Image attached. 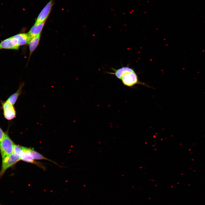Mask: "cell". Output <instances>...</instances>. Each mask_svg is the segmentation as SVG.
Segmentation results:
<instances>
[{"instance_id": "cell-3", "label": "cell", "mask_w": 205, "mask_h": 205, "mask_svg": "<svg viewBox=\"0 0 205 205\" xmlns=\"http://www.w3.org/2000/svg\"><path fill=\"white\" fill-rule=\"evenodd\" d=\"M20 160L19 156L13 153L2 159V166L0 171V178L8 168L13 166Z\"/></svg>"}, {"instance_id": "cell-16", "label": "cell", "mask_w": 205, "mask_h": 205, "mask_svg": "<svg viewBox=\"0 0 205 205\" xmlns=\"http://www.w3.org/2000/svg\"><path fill=\"white\" fill-rule=\"evenodd\" d=\"M0 205H1L0 204Z\"/></svg>"}, {"instance_id": "cell-9", "label": "cell", "mask_w": 205, "mask_h": 205, "mask_svg": "<svg viewBox=\"0 0 205 205\" xmlns=\"http://www.w3.org/2000/svg\"><path fill=\"white\" fill-rule=\"evenodd\" d=\"M45 22L37 24H34L31 28L28 33L29 37L31 39L33 38L40 34Z\"/></svg>"}, {"instance_id": "cell-15", "label": "cell", "mask_w": 205, "mask_h": 205, "mask_svg": "<svg viewBox=\"0 0 205 205\" xmlns=\"http://www.w3.org/2000/svg\"><path fill=\"white\" fill-rule=\"evenodd\" d=\"M5 133L2 130L0 127V142L3 139L5 135Z\"/></svg>"}, {"instance_id": "cell-14", "label": "cell", "mask_w": 205, "mask_h": 205, "mask_svg": "<svg viewBox=\"0 0 205 205\" xmlns=\"http://www.w3.org/2000/svg\"><path fill=\"white\" fill-rule=\"evenodd\" d=\"M22 150V146L14 144L13 153L16 155L20 156Z\"/></svg>"}, {"instance_id": "cell-11", "label": "cell", "mask_w": 205, "mask_h": 205, "mask_svg": "<svg viewBox=\"0 0 205 205\" xmlns=\"http://www.w3.org/2000/svg\"><path fill=\"white\" fill-rule=\"evenodd\" d=\"M15 36L19 41L20 46L28 44L31 40L28 33H20Z\"/></svg>"}, {"instance_id": "cell-1", "label": "cell", "mask_w": 205, "mask_h": 205, "mask_svg": "<svg viewBox=\"0 0 205 205\" xmlns=\"http://www.w3.org/2000/svg\"><path fill=\"white\" fill-rule=\"evenodd\" d=\"M14 145L7 132H5L3 139L0 142V151L2 159L13 153Z\"/></svg>"}, {"instance_id": "cell-13", "label": "cell", "mask_w": 205, "mask_h": 205, "mask_svg": "<svg viewBox=\"0 0 205 205\" xmlns=\"http://www.w3.org/2000/svg\"><path fill=\"white\" fill-rule=\"evenodd\" d=\"M30 152L32 157L34 159H43L51 161L54 163H55V162H53L52 161L48 159L43 156L42 155L31 148L30 149Z\"/></svg>"}, {"instance_id": "cell-5", "label": "cell", "mask_w": 205, "mask_h": 205, "mask_svg": "<svg viewBox=\"0 0 205 205\" xmlns=\"http://www.w3.org/2000/svg\"><path fill=\"white\" fill-rule=\"evenodd\" d=\"M20 46L19 41L15 35L7 38L0 42V50H18Z\"/></svg>"}, {"instance_id": "cell-2", "label": "cell", "mask_w": 205, "mask_h": 205, "mask_svg": "<svg viewBox=\"0 0 205 205\" xmlns=\"http://www.w3.org/2000/svg\"><path fill=\"white\" fill-rule=\"evenodd\" d=\"M120 80L124 85L129 87H132L136 84L146 85L145 84L139 81L138 77L135 71L128 72L125 74L122 77Z\"/></svg>"}, {"instance_id": "cell-4", "label": "cell", "mask_w": 205, "mask_h": 205, "mask_svg": "<svg viewBox=\"0 0 205 205\" xmlns=\"http://www.w3.org/2000/svg\"><path fill=\"white\" fill-rule=\"evenodd\" d=\"M54 0H50L46 4L39 13L34 24H37L45 22L51 12Z\"/></svg>"}, {"instance_id": "cell-7", "label": "cell", "mask_w": 205, "mask_h": 205, "mask_svg": "<svg viewBox=\"0 0 205 205\" xmlns=\"http://www.w3.org/2000/svg\"><path fill=\"white\" fill-rule=\"evenodd\" d=\"M30 148L22 146V151L20 155V160L23 161L33 163L38 166L44 169V167L41 163L37 162L34 160L30 152Z\"/></svg>"}, {"instance_id": "cell-12", "label": "cell", "mask_w": 205, "mask_h": 205, "mask_svg": "<svg viewBox=\"0 0 205 205\" xmlns=\"http://www.w3.org/2000/svg\"><path fill=\"white\" fill-rule=\"evenodd\" d=\"M40 34H39L32 38L30 40L28 44L30 55L38 45L40 39Z\"/></svg>"}, {"instance_id": "cell-6", "label": "cell", "mask_w": 205, "mask_h": 205, "mask_svg": "<svg viewBox=\"0 0 205 205\" xmlns=\"http://www.w3.org/2000/svg\"><path fill=\"white\" fill-rule=\"evenodd\" d=\"M2 108L5 118L11 120L16 117V111L14 105L7 101L1 102Z\"/></svg>"}, {"instance_id": "cell-10", "label": "cell", "mask_w": 205, "mask_h": 205, "mask_svg": "<svg viewBox=\"0 0 205 205\" xmlns=\"http://www.w3.org/2000/svg\"><path fill=\"white\" fill-rule=\"evenodd\" d=\"M24 83H20L17 91L11 95L7 99L6 101L13 105L16 103L19 97L22 93V89L24 85Z\"/></svg>"}, {"instance_id": "cell-8", "label": "cell", "mask_w": 205, "mask_h": 205, "mask_svg": "<svg viewBox=\"0 0 205 205\" xmlns=\"http://www.w3.org/2000/svg\"><path fill=\"white\" fill-rule=\"evenodd\" d=\"M114 72H108V73L114 75L118 79H120L125 74L130 72H134L135 71L132 68L128 67H122L117 69L112 68Z\"/></svg>"}]
</instances>
